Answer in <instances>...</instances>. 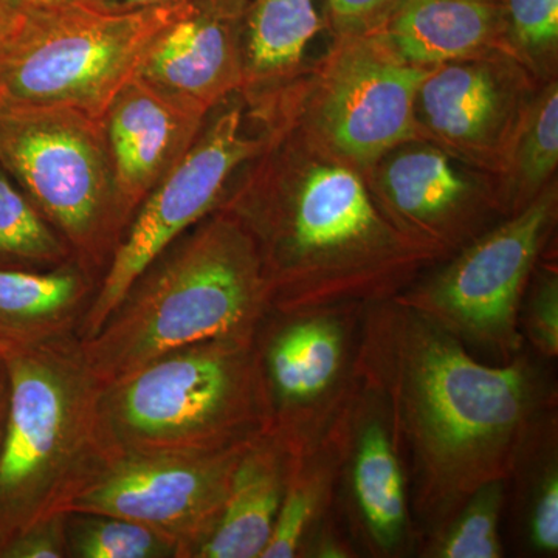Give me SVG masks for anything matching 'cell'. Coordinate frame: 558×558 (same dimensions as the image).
I'll list each match as a JSON object with an SVG mask.
<instances>
[{
    "instance_id": "cell-1",
    "label": "cell",
    "mask_w": 558,
    "mask_h": 558,
    "mask_svg": "<svg viewBox=\"0 0 558 558\" xmlns=\"http://www.w3.org/2000/svg\"><path fill=\"white\" fill-rule=\"evenodd\" d=\"M354 369L409 453L411 517L429 535L480 487L515 475L556 407V389L531 360L484 365L395 300L363 311Z\"/></svg>"
},
{
    "instance_id": "cell-2",
    "label": "cell",
    "mask_w": 558,
    "mask_h": 558,
    "mask_svg": "<svg viewBox=\"0 0 558 558\" xmlns=\"http://www.w3.org/2000/svg\"><path fill=\"white\" fill-rule=\"evenodd\" d=\"M263 148L231 179L219 208L258 247L271 312L368 307L446 260L384 215L365 174L267 110Z\"/></svg>"
},
{
    "instance_id": "cell-3",
    "label": "cell",
    "mask_w": 558,
    "mask_h": 558,
    "mask_svg": "<svg viewBox=\"0 0 558 558\" xmlns=\"http://www.w3.org/2000/svg\"><path fill=\"white\" fill-rule=\"evenodd\" d=\"M271 314L255 241L218 208L161 252L80 351L101 387L213 339L258 337Z\"/></svg>"
},
{
    "instance_id": "cell-4",
    "label": "cell",
    "mask_w": 558,
    "mask_h": 558,
    "mask_svg": "<svg viewBox=\"0 0 558 558\" xmlns=\"http://www.w3.org/2000/svg\"><path fill=\"white\" fill-rule=\"evenodd\" d=\"M9 413L0 451V550L39 521L65 513L108 453L101 385L78 337L0 355Z\"/></svg>"
},
{
    "instance_id": "cell-5",
    "label": "cell",
    "mask_w": 558,
    "mask_h": 558,
    "mask_svg": "<svg viewBox=\"0 0 558 558\" xmlns=\"http://www.w3.org/2000/svg\"><path fill=\"white\" fill-rule=\"evenodd\" d=\"M108 449L196 453L248 442L270 428L258 337L168 352L101 387Z\"/></svg>"
},
{
    "instance_id": "cell-6",
    "label": "cell",
    "mask_w": 558,
    "mask_h": 558,
    "mask_svg": "<svg viewBox=\"0 0 558 558\" xmlns=\"http://www.w3.org/2000/svg\"><path fill=\"white\" fill-rule=\"evenodd\" d=\"M186 3L116 13L78 0L20 14L0 49V100L76 109L101 120Z\"/></svg>"
},
{
    "instance_id": "cell-7",
    "label": "cell",
    "mask_w": 558,
    "mask_h": 558,
    "mask_svg": "<svg viewBox=\"0 0 558 558\" xmlns=\"http://www.w3.org/2000/svg\"><path fill=\"white\" fill-rule=\"evenodd\" d=\"M0 165L101 279L126 226L101 120L76 109L0 100Z\"/></svg>"
},
{
    "instance_id": "cell-8",
    "label": "cell",
    "mask_w": 558,
    "mask_h": 558,
    "mask_svg": "<svg viewBox=\"0 0 558 558\" xmlns=\"http://www.w3.org/2000/svg\"><path fill=\"white\" fill-rule=\"evenodd\" d=\"M435 68L400 60L374 33L336 39L266 105L366 174L389 150L417 140L414 101Z\"/></svg>"
},
{
    "instance_id": "cell-9",
    "label": "cell",
    "mask_w": 558,
    "mask_h": 558,
    "mask_svg": "<svg viewBox=\"0 0 558 558\" xmlns=\"http://www.w3.org/2000/svg\"><path fill=\"white\" fill-rule=\"evenodd\" d=\"M556 220L553 182L392 300L435 319L462 343L509 363L523 349L521 307Z\"/></svg>"
},
{
    "instance_id": "cell-10",
    "label": "cell",
    "mask_w": 558,
    "mask_h": 558,
    "mask_svg": "<svg viewBox=\"0 0 558 558\" xmlns=\"http://www.w3.org/2000/svg\"><path fill=\"white\" fill-rule=\"evenodd\" d=\"M255 119L240 92L209 113L189 153L131 219L81 322L80 341L100 330L135 279L161 252L220 207L233 175L266 143V123L259 119L252 130Z\"/></svg>"
},
{
    "instance_id": "cell-11",
    "label": "cell",
    "mask_w": 558,
    "mask_h": 558,
    "mask_svg": "<svg viewBox=\"0 0 558 558\" xmlns=\"http://www.w3.org/2000/svg\"><path fill=\"white\" fill-rule=\"evenodd\" d=\"M252 440L196 453L108 449L65 513L137 521L175 539L182 558H196L218 526L231 476Z\"/></svg>"
},
{
    "instance_id": "cell-12",
    "label": "cell",
    "mask_w": 558,
    "mask_h": 558,
    "mask_svg": "<svg viewBox=\"0 0 558 558\" xmlns=\"http://www.w3.org/2000/svg\"><path fill=\"white\" fill-rule=\"evenodd\" d=\"M366 307L275 314L258 333L271 432L303 450L317 444L359 388L354 362Z\"/></svg>"
},
{
    "instance_id": "cell-13",
    "label": "cell",
    "mask_w": 558,
    "mask_h": 558,
    "mask_svg": "<svg viewBox=\"0 0 558 558\" xmlns=\"http://www.w3.org/2000/svg\"><path fill=\"white\" fill-rule=\"evenodd\" d=\"M365 178L392 226L444 259L508 218L499 175L428 140L389 150Z\"/></svg>"
},
{
    "instance_id": "cell-14",
    "label": "cell",
    "mask_w": 558,
    "mask_h": 558,
    "mask_svg": "<svg viewBox=\"0 0 558 558\" xmlns=\"http://www.w3.org/2000/svg\"><path fill=\"white\" fill-rule=\"evenodd\" d=\"M542 83L513 54L446 62L418 87V137L501 175L529 102Z\"/></svg>"
},
{
    "instance_id": "cell-15",
    "label": "cell",
    "mask_w": 558,
    "mask_h": 558,
    "mask_svg": "<svg viewBox=\"0 0 558 558\" xmlns=\"http://www.w3.org/2000/svg\"><path fill=\"white\" fill-rule=\"evenodd\" d=\"M238 21L207 0H189L153 40L134 78L183 112L207 119L241 90Z\"/></svg>"
},
{
    "instance_id": "cell-16",
    "label": "cell",
    "mask_w": 558,
    "mask_h": 558,
    "mask_svg": "<svg viewBox=\"0 0 558 558\" xmlns=\"http://www.w3.org/2000/svg\"><path fill=\"white\" fill-rule=\"evenodd\" d=\"M205 120L175 108L135 78L110 102L101 126L126 229L150 191L189 153Z\"/></svg>"
},
{
    "instance_id": "cell-17",
    "label": "cell",
    "mask_w": 558,
    "mask_h": 558,
    "mask_svg": "<svg viewBox=\"0 0 558 558\" xmlns=\"http://www.w3.org/2000/svg\"><path fill=\"white\" fill-rule=\"evenodd\" d=\"M352 502L374 556L405 553L411 534L409 481L387 411L359 384L347 409V454Z\"/></svg>"
},
{
    "instance_id": "cell-18",
    "label": "cell",
    "mask_w": 558,
    "mask_h": 558,
    "mask_svg": "<svg viewBox=\"0 0 558 558\" xmlns=\"http://www.w3.org/2000/svg\"><path fill=\"white\" fill-rule=\"evenodd\" d=\"M369 33L400 60L421 68L512 54L501 0H400Z\"/></svg>"
},
{
    "instance_id": "cell-19",
    "label": "cell",
    "mask_w": 558,
    "mask_h": 558,
    "mask_svg": "<svg viewBox=\"0 0 558 558\" xmlns=\"http://www.w3.org/2000/svg\"><path fill=\"white\" fill-rule=\"evenodd\" d=\"M296 449L267 429L234 469L222 515L196 558H260L277 520Z\"/></svg>"
},
{
    "instance_id": "cell-20",
    "label": "cell",
    "mask_w": 558,
    "mask_h": 558,
    "mask_svg": "<svg viewBox=\"0 0 558 558\" xmlns=\"http://www.w3.org/2000/svg\"><path fill=\"white\" fill-rule=\"evenodd\" d=\"M98 282L76 260L50 270L0 269V355L76 337Z\"/></svg>"
},
{
    "instance_id": "cell-21",
    "label": "cell",
    "mask_w": 558,
    "mask_h": 558,
    "mask_svg": "<svg viewBox=\"0 0 558 558\" xmlns=\"http://www.w3.org/2000/svg\"><path fill=\"white\" fill-rule=\"evenodd\" d=\"M322 25L314 0H250L238 21L240 94L250 108L269 102L303 72Z\"/></svg>"
},
{
    "instance_id": "cell-22",
    "label": "cell",
    "mask_w": 558,
    "mask_h": 558,
    "mask_svg": "<svg viewBox=\"0 0 558 558\" xmlns=\"http://www.w3.org/2000/svg\"><path fill=\"white\" fill-rule=\"evenodd\" d=\"M347 454V407L314 446L296 450L277 520L260 558L304 557L332 505Z\"/></svg>"
},
{
    "instance_id": "cell-23",
    "label": "cell",
    "mask_w": 558,
    "mask_h": 558,
    "mask_svg": "<svg viewBox=\"0 0 558 558\" xmlns=\"http://www.w3.org/2000/svg\"><path fill=\"white\" fill-rule=\"evenodd\" d=\"M558 165V83L542 84L520 121L502 168L506 216L515 215L553 183Z\"/></svg>"
},
{
    "instance_id": "cell-24",
    "label": "cell",
    "mask_w": 558,
    "mask_h": 558,
    "mask_svg": "<svg viewBox=\"0 0 558 558\" xmlns=\"http://www.w3.org/2000/svg\"><path fill=\"white\" fill-rule=\"evenodd\" d=\"M72 260L68 242L0 165V269L50 270Z\"/></svg>"
},
{
    "instance_id": "cell-25",
    "label": "cell",
    "mask_w": 558,
    "mask_h": 558,
    "mask_svg": "<svg viewBox=\"0 0 558 558\" xmlns=\"http://www.w3.org/2000/svg\"><path fill=\"white\" fill-rule=\"evenodd\" d=\"M70 558H182L170 535L137 521L68 513Z\"/></svg>"
},
{
    "instance_id": "cell-26",
    "label": "cell",
    "mask_w": 558,
    "mask_h": 558,
    "mask_svg": "<svg viewBox=\"0 0 558 558\" xmlns=\"http://www.w3.org/2000/svg\"><path fill=\"white\" fill-rule=\"evenodd\" d=\"M506 481H492L464 502L457 515L432 535L425 556L436 558H499L505 556L499 520Z\"/></svg>"
},
{
    "instance_id": "cell-27",
    "label": "cell",
    "mask_w": 558,
    "mask_h": 558,
    "mask_svg": "<svg viewBox=\"0 0 558 558\" xmlns=\"http://www.w3.org/2000/svg\"><path fill=\"white\" fill-rule=\"evenodd\" d=\"M510 51L539 81L557 78L558 0H501Z\"/></svg>"
},
{
    "instance_id": "cell-28",
    "label": "cell",
    "mask_w": 558,
    "mask_h": 558,
    "mask_svg": "<svg viewBox=\"0 0 558 558\" xmlns=\"http://www.w3.org/2000/svg\"><path fill=\"white\" fill-rule=\"evenodd\" d=\"M523 322L524 339L531 341L539 355L556 359L558 355V275L550 266L535 267L531 278Z\"/></svg>"
},
{
    "instance_id": "cell-29",
    "label": "cell",
    "mask_w": 558,
    "mask_h": 558,
    "mask_svg": "<svg viewBox=\"0 0 558 558\" xmlns=\"http://www.w3.org/2000/svg\"><path fill=\"white\" fill-rule=\"evenodd\" d=\"M529 539L539 554L556 556L558 550V468L556 454L543 470L531 499Z\"/></svg>"
},
{
    "instance_id": "cell-30",
    "label": "cell",
    "mask_w": 558,
    "mask_h": 558,
    "mask_svg": "<svg viewBox=\"0 0 558 558\" xmlns=\"http://www.w3.org/2000/svg\"><path fill=\"white\" fill-rule=\"evenodd\" d=\"M0 558H70L68 513L33 524L0 550Z\"/></svg>"
},
{
    "instance_id": "cell-31",
    "label": "cell",
    "mask_w": 558,
    "mask_h": 558,
    "mask_svg": "<svg viewBox=\"0 0 558 558\" xmlns=\"http://www.w3.org/2000/svg\"><path fill=\"white\" fill-rule=\"evenodd\" d=\"M326 20L336 39L379 27L400 0H325Z\"/></svg>"
},
{
    "instance_id": "cell-32",
    "label": "cell",
    "mask_w": 558,
    "mask_h": 558,
    "mask_svg": "<svg viewBox=\"0 0 558 558\" xmlns=\"http://www.w3.org/2000/svg\"><path fill=\"white\" fill-rule=\"evenodd\" d=\"M95 5L116 13H130V11L159 9V7L174 5L183 0H89Z\"/></svg>"
},
{
    "instance_id": "cell-33",
    "label": "cell",
    "mask_w": 558,
    "mask_h": 558,
    "mask_svg": "<svg viewBox=\"0 0 558 558\" xmlns=\"http://www.w3.org/2000/svg\"><path fill=\"white\" fill-rule=\"evenodd\" d=\"M14 13H33V11L54 9V7L68 5V3L78 2V0H5Z\"/></svg>"
},
{
    "instance_id": "cell-34",
    "label": "cell",
    "mask_w": 558,
    "mask_h": 558,
    "mask_svg": "<svg viewBox=\"0 0 558 558\" xmlns=\"http://www.w3.org/2000/svg\"><path fill=\"white\" fill-rule=\"evenodd\" d=\"M9 392V374H7L5 363L0 359V451H2L3 436H5Z\"/></svg>"
},
{
    "instance_id": "cell-35",
    "label": "cell",
    "mask_w": 558,
    "mask_h": 558,
    "mask_svg": "<svg viewBox=\"0 0 558 558\" xmlns=\"http://www.w3.org/2000/svg\"><path fill=\"white\" fill-rule=\"evenodd\" d=\"M17 14L7 5L5 0H0V49L5 40L9 39L11 31L17 21Z\"/></svg>"
},
{
    "instance_id": "cell-36",
    "label": "cell",
    "mask_w": 558,
    "mask_h": 558,
    "mask_svg": "<svg viewBox=\"0 0 558 558\" xmlns=\"http://www.w3.org/2000/svg\"><path fill=\"white\" fill-rule=\"evenodd\" d=\"M207 2L229 16L240 17L250 0H207Z\"/></svg>"
}]
</instances>
